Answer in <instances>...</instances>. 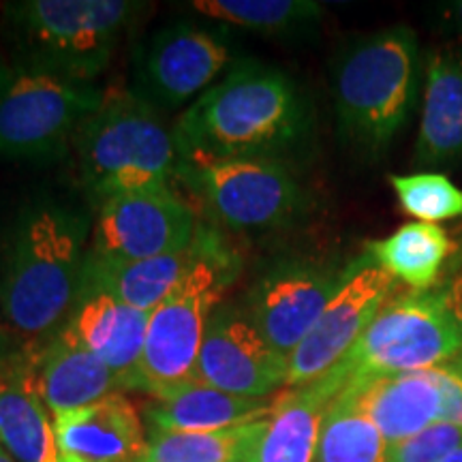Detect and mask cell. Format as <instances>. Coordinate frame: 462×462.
Segmentation results:
<instances>
[{"mask_svg":"<svg viewBox=\"0 0 462 462\" xmlns=\"http://www.w3.org/2000/svg\"><path fill=\"white\" fill-rule=\"evenodd\" d=\"M462 443V429L437 421L407 441L388 446L385 462H441Z\"/></svg>","mask_w":462,"mask_h":462,"instance_id":"29","label":"cell"},{"mask_svg":"<svg viewBox=\"0 0 462 462\" xmlns=\"http://www.w3.org/2000/svg\"><path fill=\"white\" fill-rule=\"evenodd\" d=\"M388 443L364 411L356 392L345 388L323 418L313 462H385Z\"/></svg>","mask_w":462,"mask_h":462,"instance_id":"25","label":"cell"},{"mask_svg":"<svg viewBox=\"0 0 462 462\" xmlns=\"http://www.w3.org/2000/svg\"><path fill=\"white\" fill-rule=\"evenodd\" d=\"M176 176H182L229 229L270 231L302 215L304 190L282 161L229 159L199 167L178 165Z\"/></svg>","mask_w":462,"mask_h":462,"instance_id":"9","label":"cell"},{"mask_svg":"<svg viewBox=\"0 0 462 462\" xmlns=\"http://www.w3.org/2000/svg\"><path fill=\"white\" fill-rule=\"evenodd\" d=\"M0 462H17V460L7 452V449L0 446Z\"/></svg>","mask_w":462,"mask_h":462,"instance_id":"34","label":"cell"},{"mask_svg":"<svg viewBox=\"0 0 462 462\" xmlns=\"http://www.w3.org/2000/svg\"><path fill=\"white\" fill-rule=\"evenodd\" d=\"M143 7L129 0H20L5 3L3 14L17 60L95 82Z\"/></svg>","mask_w":462,"mask_h":462,"instance_id":"5","label":"cell"},{"mask_svg":"<svg viewBox=\"0 0 462 462\" xmlns=\"http://www.w3.org/2000/svg\"><path fill=\"white\" fill-rule=\"evenodd\" d=\"M5 362V340L0 337V364Z\"/></svg>","mask_w":462,"mask_h":462,"instance_id":"35","label":"cell"},{"mask_svg":"<svg viewBox=\"0 0 462 462\" xmlns=\"http://www.w3.org/2000/svg\"><path fill=\"white\" fill-rule=\"evenodd\" d=\"M71 148L79 184L97 206L114 195L170 189L178 171L176 143L159 109L131 92L106 99L78 131Z\"/></svg>","mask_w":462,"mask_h":462,"instance_id":"4","label":"cell"},{"mask_svg":"<svg viewBox=\"0 0 462 462\" xmlns=\"http://www.w3.org/2000/svg\"><path fill=\"white\" fill-rule=\"evenodd\" d=\"M88 253L112 259H150L193 245V210L171 189L114 195L101 201Z\"/></svg>","mask_w":462,"mask_h":462,"instance_id":"12","label":"cell"},{"mask_svg":"<svg viewBox=\"0 0 462 462\" xmlns=\"http://www.w3.org/2000/svg\"><path fill=\"white\" fill-rule=\"evenodd\" d=\"M150 313L120 302L107 293H84L75 302L65 326L106 366L135 390Z\"/></svg>","mask_w":462,"mask_h":462,"instance_id":"18","label":"cell"},{"mask_svg":"<svg viewBox=\"0 0 462 462\" xmlns=\"http://www.w3.org/2000/svg\"><path fill=\"white\" fill-rule=\"evenodd\" d=\"M345 273L313 262L276 263L248 293V319L274 351L289 357L319 321Z\"/></svg>","mask_w":462,"mask_h":462,"instance_id":"13","label":"cell"},{"mask_svg":"<svg viewBox=\"0 0 462 462\" xmlns=\"http://www.w3.org/2000/svg\"><path fill=\"white\" fill-rule=\"evenodd\" d=\"M231 273L234 262L218 246L150 313L135 390L157 398L195 379L208 323L231 281Z\"/></svg>","mask_w":462,"mask_h":462,"instance_id":"8","label":"cell"},{"mask_svg":"<svg viewBox=\"0 0 462 462\" xmlns=\"http://www.w3.org/2000/svg\"><path fill=\"white\" fill-rule=\"evenodd\" d=\"M231 62L227 37L190 24L161 28L135 60L131 95L154 109H173L217 84Z\"/></svg>","mask_w":462,"mask_h":462,"instance_id":"11","label":"cell"},{"mask_svg":"<svg viewBox=\"0 0 462 462\" xmlns=\"http://www.w3.org/2000/svg\"><path fill=\"white\" fill-rule=\"evenodd\" d=\"M448 298V306L452 310L456 326H458L460 337H462V270H458V274L454 276L452 282H449L448 289H443Z\"/></svg>","mask_w":462,"mask_h":462,"instance_id":"31","label":"cell"},{"mask_svg":"<svg viewBox=\"0 0 462 462\" xmlns=\"http://www.w3.org/2000/svg\"><path fill=\"white\" fill-rule=\"evenodd\" d=\"M452 15H454L456 26H458L460 31H462V0H460V3H454L452 5Z\"/></svg>","mask_w":462,"mask_h":462,"instance_id":"32","label":"cell"},{"mask_svg":"<svg viewBox=\"0 0 462 462\" xmlns=\"http://www.w3.org/2000/svg\"><path fill=\"white\" fill-rule=\"evenodd\" d=\"M392 289L394 279L371 255L349 265L319 321L287 357V388H302L332 373L388 302Z\"/></svg>","mask_w":462,"mask_h":462,"instance_id":"10","label":"cell"},{"mask_svg":"<svg viewBox=\"0 0 462 462\" xmlns=\"http://www.w3.org/2000/svg\"><path fill=\"white\" fill-rule=\"evenodd\" d=\"M462 354V337L446 291H411L388 300L349 356L334 368L345 385L432 371Z\"/></svg>","mask_w":462,"mask_h":462,"instance_id":"7","label":"cell"},{"mask_svg":"<svg viewBox=\"0 0 462 462\" xmlns=\"http://www.w3.org/2000/svg\"><path fill=\"white\" fill-rule=\"evenodd\" d=\"M441 390V418L443 424L462 429V354L443 366L432 368Z\"/></svg>","mask_w":462,"mask_h":462,"instance_id":"30","label":"cell"},{"mask_svg":"<svg viewBox=\"0 0 462 462\" xmlns=\"http://www.w3.org/2000/svg\"><path fill=\"white\" fill-rule=\"evenodd\" d=\"M218 248L210 231H198L193 245L170 255L150 259H112L88 253L86 255L82 287L84 293H107L133 309L152 313L157 306L195 273V268Z\"/></svg>","mask_w":462,"mask_h":462,"instance_id":"15","label":"cell"},{"mask_svg":"<svg viewBox=\"0 0 462 462\" xmlns=\"http://www.w3.org/2000/svg\"><path fill=\"white\" fill-rule=\"evenodd\" d=\"M190 7L221 24L270 37L304 32L323 17L321 5L310 0H195Z\"/></svg>","mask_w":462,"mask_h":462,"instance_id":"26","label":"cell"},{"mask_svg":"<svg viewBox=\"0 0 462 462\" xmlns=\"http://www.w3.org/2000/svg\"><path fill=\"white\" fill-rule=\"evenodd\" d=\"M398 204L409 217L420 223H441L462 217V189L443 173H411V176H392Z\"/></svg>","mask_w":462,"mask_h":462,"instance_id":"28","label":"cell"},{"mask_svg":"<svg viewBox=\"0 0 462 462\" xmlns=\"http://www.w3.org/2000/svg\"><path fill=\"white\" fill-rule=\"evenodd\" d=\"M343 390L345 381L332 371L281 394L263 420L251 462H313L323 418Z\"/></svg>","mask_w":462,"mask_h":462,"instance_id":"19","label":"cell"},{"mask_svg":"<svg viewBox=\"0 0 462 462\" xmlns=\"http://www.w3.org/2000/svg\"><path fill=\"white\" fill-rule=\"evenodd\" d=\"M415 159L426 167L462 163V51L430 56Z\"/></svg>","mask_w":462,"mask_h":462,"instance_id":"22","label":"cell"},{"mask_svg":"<svg viewBox=\"0 0 462 462\" xmlns=\"http://www.w3.org/2000/svg\"><path fill=\"white\" fill-rule=\"evenodd\" d=\"M262 421L218 432H161L148 437L140 462H251Z\"/></svg>","mask_w":462,"mask_h":462,"instance_id":"27","label":"cell"},{"mask_svg":"<svg viewBox=\"0 0 462 462\" xmlns=\"http://www.w3.org/2000/svg\"><path fill=\"white\" fill-rule=\"evenodd\" d=\"M0 446L17 462H60L54 420L37 390L32 362L0 364Z\"/></svg>","mask_w":462,"mask_h":462,"instance_id":"21","label":"cell"},{"mask_svg":"<svg viewBox=\"0 0 462 462\" xmlns=\"http://www.w3.org/2000/svg\"><path fill=\"white\" fill-rule=\"evenodd\" d=\"M106 99L95 82L0 58V154L28 161L60 157Z\"/></svg>","mask_w":462,"mask_h":462,"instance_id":"6","label":"cell"},{"mask_svg":"<svg viewBox=\"0 0 462 462\" xmlns=\"http://www.w3.org/2000/svg\"><path fill=\"white\" fill-rule=\"evenodd\" d=\"M34 381L51 418L126 390L123 379L62 326L32 362Z\"/></svg>","mask_w":462,"mask_h":462,"instance_id":"17","label":"cell"},{"mask_svg":"<svg viewBox=\"0 0 462 462\" xmlns=\"http://www.w3.org/2000/svg\"><path fill=\"white\" fill-rule=\"evenodd\" d=\"M449 253L452 240L446 231L420 221L402 225L388 238L366 245V255L392 279L413 287V291H429L435 285Z\"/></svg>","mask_w":462,"mask_h":462,"instance_id":"24","label":"cell"},{"mask_svg":"<svg viewBox=\"0 0 462 462\" xmlns=\"http://www.w3.org/2000/svg\"><path fill=\"white\" fill-rule=\"evenodd\" d=\"M345 388L356 392L388 446L420 435L441 418V390L435 371L392 374Z\"/></svg>","mask_w":462,"mask_h":462,"instance_id":"20","label":"cell"},{"mask_svg":"<svg viewBox=\"0 0 462 462\" xmlns=\"http://www.w3.org/2000/svg\"><path fill=\"white\" fill-rule=\"evenodd\" d=\"M420 84V43L411 28L392 26L345 45L332 62L338 129L377 157L407 125Z\"/></svg>","mask_w":462,"mask_h":462,"instance_id":"3","label":"cell"},{"mask_svg":"<svg viewBox=\"0 0 462 462\" xmlns=\"http://www.w3.org/2000/svg\"><path fill=\"white\" fill-rule=\"evenodd\" d=\"M273 404L265 398H242L193 379L180 388L152 398L146 420L161 432H218L268 418Z\"/></svg>","mask_w":462,"mask_h":462,"instance_id":"23","label":"cell"},{"mask_svg":"<svg viewBox=\"0 0 462 462\" xmlns=\"http://www.w3.org/2000/svg\"><path fill=\"white\" fill-rule=\"evenodd\" d=\"M90 218L51 195L17 210L0 259V309L28 337L56 334L82 287Z\"/></svg>","mask_w":462,"mask_h":462,"instance_id":"2","label":"cell"},{"mask_svg":"<svg viewBox=\"0 0 462 462\" xmlns=\"http://www.w3.org/2000/svg\"><path fill=\"white\" fill-rule=\"evenodd\" d=\"M195 379L242 398H265L287 385V357L268 345L238 310H215L201 345Z\"/></svg>","mask_w":462,"mask_h":462,"instance_id":"14","label":"cell"},{"mask_svg":"<svg viewBox=\"0 0 462 462\" xmlns=\"http://www.w3.org/2000/svg\"><path fill=\"white\" fill-rule=\"evenodd\" d=\"M60 462H140L148 437L140 413L123 394L54 415Z\"/></svg>","mask_w":462,"mask_h":462,"instance_id":"16","label":"cell"},{"mask_svg":"<svg viewBox=\"0 0 462 462\" xmlns=\"http://www.w3.org/2000/svg\"><path fill=\"white\" fill-rule=\"evenodd\" d=\"M441 462H462V443L456 449H452Z\"/></svg>","mask_w":462,"mask_h":462,"instance_id":"33","label":"cell"},{"mask_svg":"<svg viewBox=\"0 0 462 462\" xmlns=\"http://www.w3.org/2000/svg\"><path fill=\"white\" fill-rule=\"evenodd\" d=\"M171 135L180 167L229 159L281 161L309 135V109L285 73L242 60L190 103Z\"/></svg>","mask_w":462,"mask_h":462,"instance_id":"1","label":"cell"}]
</instances>
